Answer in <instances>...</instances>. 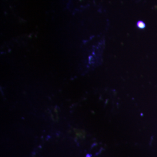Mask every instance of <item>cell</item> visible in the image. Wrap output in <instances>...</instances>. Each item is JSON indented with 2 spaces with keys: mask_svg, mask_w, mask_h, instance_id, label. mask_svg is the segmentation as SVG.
Listing matches in <instances>:
<instances>
[{
  "mask_svg": "<svg viewBox=\"0 0 157 157\" xmlns=\"http://www.w3.org/2000/svg\"><path fill=\"white\" fill-rule=\"evenodd\" d=\"M143 25L144 26V23L143 22H139L137 23V26L140 28H143Z\"/></svg>",
  "mask_w": 157,
  "mask_h": 157,
  "instance_id": "1",
  "label": "cell"
}]
</instances>
